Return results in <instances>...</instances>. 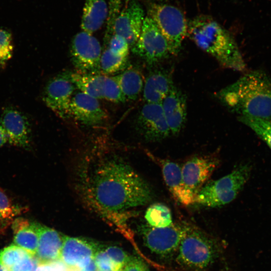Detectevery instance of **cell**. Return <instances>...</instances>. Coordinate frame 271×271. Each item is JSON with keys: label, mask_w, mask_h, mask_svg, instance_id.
Segmentation results:
<instances>
[{"label": "cell", "mask_w": 271, "mask_h": 271, "mask_svg": "<svg viewBox=\"0 0 271 271\" xmlns=\"http://www.w3.org/2000/svg\"><path fill=\"white\" fill-rule=\"evenodd\" d=\"M137 126L149 142H159L171 134L161 103H145L138 115Z\"/></svg>", "instance_id": "11"}, {"label": "cell", "mask_w": 271, "mask_h": 271, "mask_svg": "<svg viewBox=\"0 0 271 271\" xmlns=\"http://www.w3.org/2000/svg\"><path fill=\"white\" fill-rule=\"evenodd\" d=\"M163 176L174 199L183 205L195 203L194 198L188 191L184 183L181 168L168 160H160Z\"/></svg>", "instance_id": "19"}, {"label": "cell", "mask_w": 271, "mask_h": 271, "mask_svg": "<svg viewBox=\"0 0 271 271\" xmlns=\"http://www.w3.org/2000/svg\"><path fill=\"white\" fill-rule=\"evenodd\" d=\"M145 218L149 225L153 227H165L173 223L170 209L162 203H155L150 206L146 212Z\"/></svg>", "instance_id": "25"}, {"label": "cell", "mask_w": 271, "mask_h": 271, "mask_svg": "<svg viewBox=\"0 0 271 271\" xmlns=\"http://www.w3.org/2000/svg\"><path fill=\"white\" fill-rule=\"evenodd\" d=\"M79 271H98L94 258L92 259L87 265L81 268Z\"/></svg>", "instance_id": "38"}, {"label": "cell", "mask_w": 271, "mask_h": 271, "mask_svg": "<svg viewBox=\"0 0 271 271\" xmlns=\"http://www.w3.org/2000/svg\"><path fill=\"white\" fill-rule=\"evenodd\" d=\"M145 17L140 4L137 0L129 1L114 22L113 34L123 37L132 49L139 39Z\"/></svg>", "instance_id": "12"}, {"label": "cell", "mask_w": 271, "mask_h": 271, "mask_svg": "<svg viewBox=\"0 0 271 271\" xmlns=\"http://www.w3.org/2000/svg\"><path fill=\"white\" fill-rule=\"evenodd\" d=\"M72 63L77 71L98 73L101 56V47L92 34L84 31L73 37L70 46Z\"/></svg>", "instance_id": "8"}, {"label": "cell", "mask_w": 271, "mask_h": 271, "mask_svg": "<svg viewBox=\"0 0 271 271\" xmlns=\"http://www.w3.org/2000/svg\"><path fill=\"white\" fill-rule=\"evenodd\" d=\"M104 250L117 269L123 267L129 259L128 255L117 246H109Z\"/></svg>", "instance_id": "33"}, {"label": "cell", "mask_w": 271, "mask_h": 271, "mask_svg": "<svg viewBox=\"0 0 271 271\" xmlns=\"http://www.w3.org/2000/svg\"><path fill=\"white\" fill-rule=\"evenodd\" d=\"M249 173V167L242 165L220 179L208 182L196 196L195 203L208 207L230 203L242 189Z\"/></svg>", "instance_id": "4"}, {"label": "cell", "mask_w": 271, "mask_h": 271, "mask_svg": "<svg viewBox=\"0 0 271 271\" xmlns=\"http://www.w3.org/2000/svg\"><path fill=\"white\" fill-rule=\"evenodd\" d=\"M70 79L80 92L97 99H102V84L104 75L77 71L69 73Z\"/></svg>", "instance_id": "23"}, {"label": "cell", "mask_w": 271, "mask_h": 271, "mask_svg": "<svg viewBox=\"0 0 271 271\" xmlns=\"http://www.w3.org/2000/svg\"><path fill=\"white\" fill-rule=\"evenodd\" d=\"M8 142L6 132L0 123V147H2Z\"/></svg>", "instance_id": "39"}, {"label": "cell", "mask_w": 271, "mask_h": 271, "mask_svg": "<svg viewBox=\"0 0 271 271\" xmlns=\"http://www.w3.org/2000/svg\"><path fill=\"white\" fill-rule=\"evenodd\" d=\"M76 189L84 204L107 218H122L154 197L149 184L117 155L92 151L78 166Z\"/></svg>", "instance_id": "1"}, {"label": "cell", "mask_w": 271, "mask_h": 271, "mask_svg": "<svg viewBox=\"0 0 271 271\" xmlns=\"http://www.w3.org/2000/svg\"><path fill=\"white\" fill-rule=\"evenodd\" d=\"M75 89L69 73L60 74L48 82L43 99L46 105L60 117L69 118L70 104Z\"/></svg>", "instance_id": "10"}, {"label": "cell", "mask_w": 271, "mask_h": 271, "mask_svg": "<svg viewBox=\"0 0 271 271\" xmlns=\"http://www.w3.org/2000/svg\"><path fill=\"white\" fill-rule=\"evenodd\" d=\"M0 271H10V269L7 267L0 264Z\"/></svg>", "instance_id": "41"}, {"label": "cell", "mask_w": 271, "mask_h": 271, "mask_svg": "<svg viewBox=\"0 0 271 271\" xmlns=\"http://www.w3.org/2000/svg\"><path fill=\"white\" fill-rule=\"evenodd\" d=\"M114 77L126 101L136 100L143 92L145 79L137 68L129 66Z\"/></svg>", "instance_id": "22"}, {"label": "cell", "mask_w": 271, "mask_h": 271, "mask_svg": "<svg viewBox=\"0 0 271 271\" xmlns=\"http://www.w3.org/2000/svg\"><path fill=\"white\" fill-rule=\"evenodd\" d=\"M102 92V98L111 102L117 103L126 101L114 76L104 75Z\"/></svg>", "instance_id": "28"}, {"label": "cell", "mask_w": 271, "mask_h": 271, "mask_svg": "<svg viewBox=\"0 0 271 271\" xmlns=\"http://www.w3.org/2000/svg\"><path fill=\"white\" fill-rule=\"evenodd\" d=\"M38 235L35 254L39 265H47L60 260L63 235L56 230L36 221H31Z\"/></svg>", "instance_id": "17"}, {"label": "cell", "mask_w": 271, "mask_h": 271, "mask_svg": "<svg viewBox=\"0 0 271 271\" xmlns=\"http://www.w3.org/2000/svg\"><path fill=\"white\" fill-rule=\"evenodd\" d=\"M0 123L6 132L9 144L26 150L31 149L30 125L23 113L15 108H7L2 115Z\"/></svg>", "instance_id": "16"}, {"label": "cell", "mask_w": 271, "mask_h": 271, "mask_svg": "<svg viewBox=\"0 0 271 271\" xmlns=\"http://www.w3.org/2000/svg\"><path fill=\"white\" fill-rule=\"evenodd\" d=\"M174 86L172 76L169 71L154 70L145 80L144 100L146 103H161Z\"/></svg>", "instance_id": "20"}, {"label": "cell", "mask_w": 271, "mask_h": 271, "mask_svg": "<svg viewBox=\"0 0 271 271\" xmlns=\"http://www.w3.org/2000/svg\"><path fill=\"white\" fill-rule=\"evenodd\" d=\"M131 50L150 65L156 64L171 54L167 40L148 16L144 21L139 39Z\"/></svg>", "instance_id": "7"}, {"label": "cell", "mask_w": 271, "mask_h": 271, "mask_svg": "<svg viewBox=\"0 0 271 271\" xmlns=\"http://www.w3.org/2000/svg\"><path fill=\"white\" fill-rule=\"evenodd\" d=\"M127 64V57L117 56L107 48L101 54L100 70L104 75L113 74L124 70Z\"/></svg>", "instance_id": "26"}, {"label": "cell", "mask_w": 271, "mask_h": 271, "mask_svg": "<svg viewBox=\"0 0 271 271\" xmlns=\"http://www.w3.org/2000/svg\"><path fill=\"white\" fill-rule=\"evenodd\" d=\"M31 255L24 249L11 244L0 250V264L9 269L24 257Z\"/></svg>", "instance_id": "29"}, {"label": "cell", "mask_w": 271, "mask_h": 271, "mask_svg": "<svg viewBox=\"0 0 271 271\" xmlns=\"http://www.w3.org/2000/svg\"><path fill=\"white\" fill-rule=\"evenodd\" d=\"M13 50L11 33L0 29V66H4L11 58Z\"/></svg>", "instance_id": "31"}, {"label": "cell", "mask_w": 271, "mask_h": 271, "mask_svg": "<svg viewBox=\"0 0 271 271\" xmlns=\"http://www.w3.org/2000/svg\"><path fill=\"white\" fill-rule=\"evenodd\" d=\"M117 271H124L123 267H122V268H121L118 269V270H117Z\"/></svg>", "instance_id": "42"}, {"label": "cell", "mask_w": 271, "mask_h": 271, "mask_svg": "<svg viewBox=\"0 0 271 271\" xmlns=\"http://www.w3.org/2000/svg\"><path fill=\"white\" fill-rule=\"evenodd\" d=\"M185 223H172L161 228L145 225L142 234L146 245L159 255H168L178 249L185 230Z\"/></svg>", "instance_id": "9"}, {"label": "cell", "mask_w": 271, "mask_h": 271, "mask_svg": "<svg viewBox=\"0 0 271 271\" xmlns=\"http://www.w3.org/2000/svg\"><path fill=\"white\" fill-rule=\"evenodd\" d=\"M123 269L124 271H149L143 261L134 257H129Z\"/></svg>", "instance_id": "37"}, {"label": "cell", "mask_w": 271, "mask_h": 271, "mask_svg": "<svg viewBox=\"0 0 271 271\" xmlns=\"http://www.w3.org/2000/svg\"><path fill=\"white\" fill-rule=\"evenodd\" d=\"M238 119L253 130L271 149V121L252 117L239 116Z\"/></svg>", "instance_id": "27"}, {"label": "cell", "mask_w": 271, "mask_h": 271, "mask_svg": "<svg viewBox=\"0 0 271 271\" xmlns=\"http://www.w3.org/2000/svg\"><path fill=\"white\" fill-rule=\"evenodd\" d=\"M123 0H109V14L107 20V27L111 28L114 22L118 15Z\"/></svg>", "instance_id": "36"}, {"label": "cell", "mask_w": 271, "mask_h": 271, "mask_svg": "<svg viewBox=\"0 0 271 271\" xmlns=\"http://www.w3.org/2000/svg\"><path fill=\"white\" fill-rule=\"evenodd\" d=\"M14 244L35 256L38 246V235L31 221L14 233Z\"/></svg>", "instance_id": "24"}, {"label": "cell", "mask_w": 271, "mask_h": 271, "mask_svg": "<svg viewBox=\"0 0 271 271\" xmlns=\"http://www.w3.org/2000/svg\"><path fill=\"white\" fill-rule=\"evenodd\" d=\"M11 222L5 219L0 212V233L6 229Z\"/></svg>", "instance_id": "40"}, {"label": "cell", "mask_w": 271, "mask_h": 271, "mask_svg": "<svg viewBox=\"0 0 271 271\" xmlns=\"http://www.w3.org/2000/svg\"><path fill=\"white\" fill-rule=\"evenodd\" d=\"M219 164L218 159L213 156H196L181 168L185 185L194 199Z\"/></svg>", "instance_id": "13"}, {"label": "cell", "mask_w": 271, "mask_h": 271, "mask_svg": "<svg viewBox=\"0 0 271 271\" xmlns=\"http://www.w3.org/2000/svg\"><path fill=\"white\" fill-rule=\"evenodd\" d=\"M148 12L167 40L171 54H178L187 35L188 23L183 14L174 6L156 3L150 5Z\"/></svg>", "instance_id": "6"}, {"label": "cell", "mask_w": 271, "mask_h": 271, "mask_svg": "<svg viewBox=\"0 0 271 271\" xmlns=\"http://www.w3.org/2000/svg\"><path fill=\"white\" fill-rule=\"evenodd\" d=\"M26 210L25 207L14 205L4 191L0 189V212L5 219L12 222L15 216Z\"/></svg>", "instance_id": "30"}, {"label": "cell", "mask_w": 271, "mask_h": 271, "mask_svg": "<svg viewBox=\"0 0 271 271\" xmlns=\"http://www.w3.org/2000/svg\"><path fill=\"white\" fill-rule=\"evenodd\" d=\"M178 249V261L184 266L196 270L208 267L215 255L212 241L196 227L187 223Z\"/></svg>", "instance_id": "5"}, {"label": "cell", "mask_w": 271, "mask_h": 271, "mask_svg": "<svg viewBox=\"0 0 271 271\" xmlns=\"http://www.w3.org/2000/svg\"><path fill=\"white\" fill-rule=\"evenodd\" d=\"M107 49L117 56L127 57L130 47L123 37L118 34H113L108 41Z\"/></svg>", "instance_id": "32"}, {"label": "cell", "mask_w": 271, "mask_h": 271, "mask_svg": "<svg viewBox=\"0 0 271 271\" xmlns=\"http://www.w3.org/2000/svg\"><path fill=\"white\" fill-rule=\"evenodd\" d=\"M38 265L35 256L28 255L10 268V271H34Z\"/></svg>", "instance_id": "35"}, {"label": "cell", "mask_w": 271, "mask_h": 271, "mask_svg": "<svg viewBox=\"0 0 271 271\" xmlns=\"http://www.w3.org/2000/svg\"><path fill=\"white\" fill-rule=\"evenodd\" d=\"M217 97L239 116L271 118V79L262 72L245 74L220 90Z\"/></svg>", "instance_id": "2"}, {"label": "cell", "mask_w": 271, "mask_h": 271, "mask_svg": "<svg viewBox=\"0 0 271 271\" xmlns=\"http://www.w3.org/2000/svg\"><path fill=\"white\" fill-rule=\"evenodd\" d=\"M161 104L171 134H178L184 127L187 119L185 94L174 86Z\"/></svg>", "instance_id": "18"}, {"label": "cell", "mask_w": 271, "mask_h": 271, "mask_svg": "<svg viewBox=\"0 0 271 271\" xmlns=\"http://www.w3.org/2000/svg\"><path fill=\"white\" fill-rule=\"evenodd\" d=\"M187 35L221 66L236 71L245 69L244 61L235 40L212 18L201 16L193 19L188 24Z\"/></svg>", "instance_id": "3"}, {"label": "cell", "mask_w": 271, "mask_h": 271, "mask_svg": "<svg viewBox=\"0 0 271 271\" xmlns=\"http://www.w3.org/2000/svg\"><path fill=\"white\" fill-rule=\"evenodd\" d=\"M60 260L69 269L79 271L94 257L100 247L96 243L79 237L63 235Z\"/></svg>", "instance_id": "14"}, {"label": "cell", "mask_w": 271, "mask_h": 271, "mask_svg": "<svg viewBox=\"0 0 271 271\" xmlns=\"http://www.w3.org/2000/svg\"><path fill=\"white\" fill-rule=\"evenodd\" d=\"M94 258L98 271H117L118 270L105 250L101 247L99 248Z\"/></svg>", "instance_id": "34"}, {"label": "cell", "mask_w": 271, "mask_h": 271, "mask_svg": "<svg viewBox=\"0 0 271 271\" xmlns=\"http://www.w3.org/2000/svg\"><path fill=\"white\" fill-rule=\"evenodd\" d=\"M108 117V114L97 99L80 91L74 94L69 109V118L80 123L93 126L100 124Z\"/></svg>", "instance_id": "15"}, {"label": "cell", "mask_w": 271, "mask_h": 271, "mask_svg": "<svg viewBox=\"0 0 271 271\" xmlns=\"http://www.w3.org/2000/svg\"><path fill=\"white\" fill-rule=\"evenodd\" d=\"M109 14V6L105 0H85L81 28L85 32L92 34L99 30Z\"/></svg>", "instance_id": "21"}]
</instances>
